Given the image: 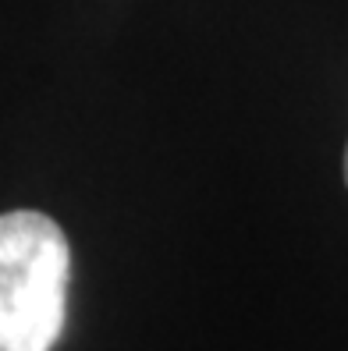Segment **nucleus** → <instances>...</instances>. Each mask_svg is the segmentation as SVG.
Masks as SVG:
<instances>
[{"mask_svg":"<svg viewBox=\"0 0 348 351\" xmlns=\"http://www.w3.org/2000/svg\"><path fill=\"white\" fill-rule=\"evenodd\" d=\"M71 249L39 210L0 217V351H50L68 319Z\"/></svg>","mask_w":348,"mask_h":351,"instance_id":"1","label":"nucleus"},{"mask_svg":"<svg viewBox=\"0 0 348 351\" xmlns=\"http://www.w3.org/2000/svg\"><path fill=\"white\" fill-rule=\"evenodd\" d=\"M345 181H348V153H345Z\"/></svg>","mask_w":348,"mask_h":351,"instance_id":"2","label":"nucleus"}]
</instances>
